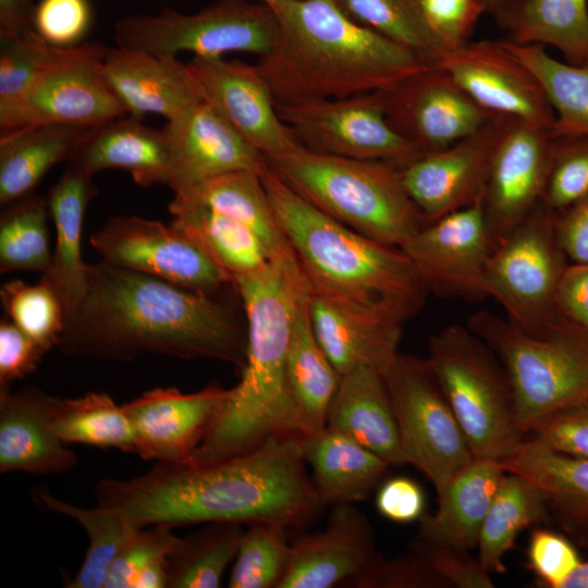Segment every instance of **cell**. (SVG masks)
<instances>
[{
    "instance_id": "obj_1",
    "label": "cell",
    "mask_w": 588,
    "mask_h": 588,
    "mask_svg": "<svg viewBox=\"0 0 588 588\" xmlns=\"http://www.w3.org/2000/svg\"><path fill=\"white\" fill-rule=\"evenodd\" d=\"M303 439L275 437L213 463H156L133 478L102 479L97 505L137 527L275 523L301 529L323 507L306 471Z\"/></svg>"
},
{
    "instance_id": "obj_2",
    "label": "cell",
    "mask_w": 588,
    "mask_h": 588,
    "mask_svg": "<svg viewBox=\"0 0 588 588\" xmlns=\"http://www.w3.org/2000/svg\"><path fill=\"white\" fill-rule=\"evenodd\" d=\"M57 347L73 357L126 362L152 353L242 370L247 329L213 294L101 260L88 264L85 293Z\"/></svg>"
},
{
    "instance_id": "obj_3",
    "label": "cell",
    "mask_w": 588,
    "mask_h": 588,
    "mask_svg": "<svg viewBox=\"0 0 588 588\" xmlns=\"http://www.w3.org/2000/svg\"><path fill=\"white\" fill-rule=\"evenodd\" d=\"M247 322L246 362L209 432L184 461L201 465L247 453L271 438H304L286 373L292 323L313 292L291 247L233 279Z\"/></svg>"
},
{
    "instance_id": "obj_4",
    "label": "cell",
    "mask_w": 588,
    "mask_h": 588,
    "mask_svg": "<svg viewBox=\"0 0 588 588\" xmlns=\"http://www.w3.org/2000/svg\"><path fill=\"white\" fill-rule=\"evenodd\" d=\"M272 9L278 36L256 66L275 105L384 90L429 65L353 21L334 0H283Z\"/></svg>"
},
{
    "instance_id": "obj_5",
    "label": "cell",
    "mask_w": 588,
    "mask_h": 588,
    "mask_svg": "<svg viewBox=\"0 0 588 588\" xmlns=\"http://www.w3.org/2000/svg\"><path fill=\"white\" fill-rule=\"evenodd\" d=\"M262 183L313 293L360 317L403 324L430 294L400 248L376 241L308 203L269 167Z\"/></svg>"
},
{
    "instance_id": "obj_6",
    "label": "cell",
    "mask_w": 588,
    "mask_h": 588,
    "mask_svg": "<svg viewBox=\"0 0 588 588\" xmlns=\"http://www.w3.org/2000/svg\"><path fill=\"white\" fill-rule=\"evenodd\" d=\"M267 162L308 203L381 243L401 248L426 224L401 169L392 163L320 154L302 145Z\"/></svg>"
},
{
    "instance_id": "obj_7",
    "label": "cell",
    "mask_w": 588,
    "mask_h": 588,
    "mask_svg": "<svg viewBox=\"0 0 588 588\" xmlns=\"http://www.w3.org/2000/svg\"><path fill=\"white\" fill-rule=\"evenodd\" d=\"M466 326L504 366L523 433L554 412L588 400V331L560 318L527 332L507 318L481 310Z\"/></svg>"
},
{
    "instance_id": "obj_8",
    "label": "cell",
    "mask_w": 588,
    "mask_h": 588,
    "mask_svg": "<svg viewBox=\"0 0 588 588\" xmlns=\"http://www.w3.org/2000/svg\"><path fill=\"white\" fill-rule=\"evenodd\" d=\"M475 457L502 461L524 441L509 375L467 326L434 334L427 357Z\"/></svg>"
},
{
    "instance_id": "obj_9",
    "label": "cell",
    "mask_w": 588,
    "mask_h": 588,
    "mask_svg": "<svg viewBox=\"0 0 588 588\" xmlns=\"http://www.w3.org/2000/svg\"><path fill=\"white\" fill-rule=\"evenodd\" d=\"M279 32L277 15L264 3L221 0L183 14L164 8L156 14L127 15L115 22L119 48L156 56L192 52L199 58H222L228 52L267 54Z\"/></svg>"
},
{
    "instance_id": "obj_10",
    "label": "cell",
    "mask_w": 588,
    "mask_h": 588,
    "mask_svg": "<svg viewBox=\"0 0 588 588\" xmlns=\"http://www.w3.org/2000/svg\"><path fill=\"white\" fill-rule=\"evenodd\" d=\"M558 212L540 203L493 249L487 269V293L506 318L538 333L559 320L555 297L569 261L556 233Z\"/></svg>"
},
{
    "instance_id": "obj_11",
    "label": "cell",
    "mask_w": 588,
    "mask_h": 588,
    "mask_svg": "<svg viewBox=\"0 0 588 588\" xmlns=\"http://www.w3.org/2000/svg\"><path fill=\"white\" fill-rule=\"evenodd\" d=\"M404 462L440 494L474 458L465 434L427 358L399 354L383 373Z\"/></svg>"
},
{
    "instance_id": "obj_12",
    "label": "cell",
    "mask_w": 588,
    "mask_h": 588,
    "mask_svg": "<svg viewBox=\"0 0 588 588\" xmlns=\"http://www.w3.org/2000/svg\"><path fill=\"white\" fill-rule=\"evenodd\" d=\"M107 49L99 42L73 46L17 101L0 111V135L49 124L99 127L126 117L102 73Z\"/></svg>"
},
{
    "instance_id": "obj_13",
    "label": "cell",
    "mask_w": 588,
    "mask_h": 588,
    "mask_svg": "<svg viewBox=\"0 0 588 588\" xmlns=\"http://www.w3.org/2000/svg\"><path fill=\"white\" fill-rule=\"evenodd\" d=\"M277 110L298 144L316 152L400 169L422 155L390 124L380 91L277 105Z\"/></svg>"
},
{
    "instance_id": "obj_14",
    "label": "cell",
    "mask_w": 588,
    "mask_h": 588,
    "mask_svg": "<svg viewBox=\"0 0 588 588\" xmlns=\"http://www.w3.org/2000/svg\"><path fill=\"white\" fill-rule=\"evenodd\" d=\"M101 260L146 273L193 291L215 294L232 284L224 271L187 235L136 216L109 218L89 236Z\"/></svg>"
},
{
    "instance_id": "obj_15",
    "label": "cell",
    "mask_w": 588,
    "mask_h": 588,
    "mask_svg": "<svg viewBox=\"0 0 588 588\" xmlns=\"http://www.w3.org/2000/svg\"><path fill=\"white\" fill-rule=\"evenodd\" d=\"M401 249L428 289L441 297H488L487 269L494 249L482 197L426 223Z\"/></svg>"
},
{
    "instance_id": "obj_16",
    "label": "cell",
    "mask_w": 588,
    "mask_h": 588,
    "mask_svg": "<svg viewBox=\"0 0 588 588\" xmlns=\"http://www.w3.org/2000/svg\"><path fill=\"white\" fill-rule=\"evenodd\" d=\"M552 142L550 128L502 117L482 195L494 247L542 201Z\"/></svg>"
},
{
    "instance_id": "obj_17",
    "label": "cell",
    "mask_w": 588,
    "mask_h": 588,
    "mask_svg": "<svg viewBox=\"0 0 588 588\" xmlns=\"http://www.w3.org/2000/svg\"><path fill=\"white\" fill-rule=\"evenodd\" d=\"M379 91L390 124L421 154L443 149L469 136L494 117L436 65Z\"/></svg>"
},
{
    "instance_id": "obj_18",
    "label": "cell",
    "mask_w": 588,
    "mask_h": 588,
    "mask_svg": "<svg viewBox=\"0 0 588 588\" xmlns=\"http://www.w3.org/2000/svg\"><path fill=\"white\" fill-rule=\"evenodd\" d=\"M434 65L491 115L551 130L554 113L540 84L501 40L467 41L449 49Z\"/></svg>"
},
{
    "instance_id": "obj_19",
    "label": "cell",
    "mask_w": 588,
    "mask_h": 588,
    "mask_svg": "<svg viewBox=\"0 0 588 588\" xmlns=\"http://www.w3.org/2000/svg\"><path fill=\"white\" fill-rule=\"evenodd\" d=\"M188 69L201 98L211 103L267 161L299 144L281 120L258 68L243 61L194 57Z\"/></svg>"
},
{
    "instance_id": "obj_20",
    "label": "cell",
    "mask_w": 588,
    "mask_h": 588,
    "mask_svg": "<svg viewBox=\"0 0 588 588\" xmlns=\"http://www.w3.org/2000/svg\"><path fill=\"white\" fill-rule=\"evenodd\" d=\"M501 119L494 115L469 136L401 168L404 186L425 223L482 197Z\"/></svg>"
},
{
    "instance_id": "obj_21",
    "label": "cell",
    "mask_w": 588,
    "mask_h": 588,
    "mask_svg": "<svg viewBox=\"0 0 588 588\" xmlns=\"http://www.w3.org/2000/svg\"><path fill=\"white\" fill-rule=\"evenodd\" d=\"M229 395L230 389L217 383L193 393L156 388L123 404L135 454L156 463L185 461L205 439Z\"/></svg>"
},
{
    "instance_id": "obj_22",
    "label": "cell",
    "mask_w": 588,
    "mask_h": 588,
    "mask_svg": "<svg viewBox=\"0 0 588 588\" xmlns=\"http://www.w3.org/2000/svg\"><path fill=\"white\" fill-rule=\"evenodd\" d=\"M173 193L232 171L264 175L267 159L208 101L200 100L167 121Z\"/></svg>"
},
{
    "instance_id": "obj_23",
    "label": "cell",
    "mask_w": 588,
    "mask_h": 588,
    "mask_svg": "<svg viewBox=\"0 0 588 588\" xmlns=\"http://www.w3.org/2000/svg\"><path fill=\"white\" fill-rule=\"evenodd\" d=\"M372 528L354 504L331 506L324 527L291 542L278 588L348 587L377 555Z\"/></svg>"
},
{
    "instance_id": "obj_24",
    "label": "cell",
    "mask_w": 588,
    "mask_h": 588,
    "mask_svg": "<svg viewBox=\"0 0 588 588\" xmlns=\"http://www.w3.org/2000/svg\"><path fill=\"white\" fill-rule=\"evenodd\" d=\"M102 73L126 114L156 113L170 121L203 100L187 63L176 57L108 48Z\"/></svg>"
},
{
    "instance_id": "obj_25",
    "label": "cell",
    "mask_w": 588,
    "mask_h": 588,
    "mask_svg": "<svg viewBox=\"0 0 588 588\" xmlns=\"http://www.w3.org/2000/svg\"><path fill=\"white\" fill-rule=\"evenodd\" d=\"M54 396L27 388L0 389V471L60 474L76 464L75 453L53 431Z\"/></svg>"
},
{
    "instance_id": "obj_26",
    "label": "cell",
    "mask_w": 588,
    "mask_h": 588,
    "mask_svg": "<svg viewBox=\"0 0 588 588\" xmlns=\"http://www.w3.org/2000/svg\"><path fill=\"white\" fill-rule=\"evenodd\" d=\"M93 177L75 163L68 162L47 196L56 244L50 266L40 279L56 291L66 318L74 313L86 289L88 264L82 256V234L87 206L97 194Z\"/></svg>"
},
{
    "instance_id": "obj_27",
    "label": "cell",
    "mask_w": 588,
    "mask_h": 588,
    "mask_svg": "<svg viewBox=\"0 0 588 588\" xmlns=\"http://www.w3.org/2000/svg\"><path fill=\"white\" fill-rule=\"evenodd\" d=\"M326 427L352 438L390 465L405 463L383 373L372 367L358 366L341 376Z\"/></svg>"
},
{
    "instance_id": "obj_28",
    "label": "cell",
    "mask_w": 588,
    "mask_h": 588,
    "mask_svg": "<svg viewBox=\"0 0 588 588\" xmlns=\"http://www.w3.org/2000/svg\"><path fill=\"white\" fill-rule=\"evenodd\" d=\"M69 162L91 175L106 169H123L143 187L169 186L172 174L163 130L148 127L128 115L97 127Z\"/></svg>"
},
{
    "instance_id": "obj_29",
    "label": "cell",
    "mask_w": 588,
    "mask_h": 588,
    "mask_svg": "<svg viewBox=\"0 0 588 588\" xmlns=\"http://www.w3.org/2000/svg\"><path fill=\"white\" fill-rule=\"evenodd\" d=\"M505 473L500 461L475 457L438 494L436 513L419 519L417 538L462 551L477 547L487 512Z\"/></svg>"
},
{
    "instance_id": "obj_30",
    "label": "cell",
    "mask_w": 588,
    "mask_h": 588,
    "mask_svg": "<svg viewBox=\"0 0 588 588\" xmlns=\"http://www.w3.org/2000/svg\"><path fill=\"white\" fill-rule=\"evenodd\" d=\"M309 313L315 335L340 376L358 366L384 373L400 354L402 324L360 317L314 293Z\"/></svg>"
},
{
    "instance_id": "obj_31",
    "label": "cell",
    "mask_w": 588,
    "mask_h": 588,
    "mask_svg": "<svg viewBox=\"0 0 588 588\" xmlns=\"http://www.w3.org/2000/svg\"><path fill=\"white\" fill-rule=\"evenodd\" d=\"M303 445L323 506L366 500L382 483L391 466L352 438L328 427L304 437Z\"/></svg>"
},
{
    "instance_id": "obj_32",
    "label": "cell",
    "mask_w": 588,
    "mask_h": 588,
    "mask_svg": "<svg viewBox=\"0 0 588 588\" xmlns=\"http://www.w3.org/2000/svg\"><path fill=\"white\" fill-rule=\"evenodd\" d=\"M97 127L49 124L0 135V204L33 194L48 171L69 162Z\"/></svg>"
},
{
    "instance_id": "obj_33",
    "label": "cell",
    "mask_w": 588,
    "mask_h": 588,
    "mask_svg": "<svg viewBox=\"0 0 588 588\" xmlns=\"http://www.w3.org/2000/svg\"><path fill=\"white\" fill-rule=\"evenodd\" d=\"M311 293L297 306L286 354L289 387L304 437L326 428L341 380L315 335L309 313Z\"/></svg>"
},
{
    "instance_id": "obj_34",
    "label": "cell",
    "mask_w": 588,
    "mask_h": 588,
    "mask_svg": "<svg viewBox=\"0 0 588 588\" xmlns=\"http://www.w3.org/2000/svg\"><path fill=\"white\" fill-rule=\"evenodd\" d=\"M494 17L513 42L552 47L572 64L588 62V0H512Z\"/></svg>"
},
{
    "instance_id": "obj_35",
    "label": "cell",
    "mask_w": 588,
    "mask_h": 588,
    "mask_svg": "<svg viewBox=\"0 0 588 588\" xmlns=\"http://www.w3.org/2000/svg\"><path fill=\"white\" fill-rule=\"evenodd\" d=\"M500 462L505 471L534 482L543 492L549 512L564 526L588 528V457L524 440Z\"/></svg>"
},
{
    "instance_id": "obj_36",
    "label": "cell",
    "mask_w": 588,
    "mask_h": 588,
    "mask_svg": "<svg viewBox=\"0 0 588 588\" xmlns=\"http://www.w3.org/2000/svg\"><path fill=\"white\" fill-rule=\"evenodd\" d=\"M171 225L197 243L234 278L264 269L273 257L245 224L200 205L173 198Z\"/></svg>"
},
{
    "instance_id": "obj_37",
    "label": "cell",
    "mask_w": 588,
    "mask_h": 588,
    "mask_svg": "<svg viewBox=\"0 0 588 588\" xmlns=\"http://www.w3.org/2000/svg\"><path fill=\"white\" fill-rule=\"evenodd\" d=\"M175 199L204 206L252 229L272 256L290 247L267 196L262 175L232 171L174 193Z\"/></svg>"
},
{
    "instance_id": "obj_38",
    "label": "cell",
    "mask_w": 588,
    "mask_h": 588,
    "mask_svg": "<svg viewBox=\"0 0 588 588\" xmlns=\"http://www.w3.org/2000/svg\"><path fill=\"white\" fill-rule=\"evenodd\" d=\"M549 514L543 492L527 478L505 471L483 519L478 539V560L491 574L506 572L504 556L518 534L541 523Z\"/></svg>"
},
{
    "instance_id": "obj_39",
    "label": "cell",
    "mask_w": 588,
    "mask_h": 588,
    "mask_svg": "<svg viewBox=\"0 0 588 588\" xmlns=\"http://www.w3.org/2000/svg\"><path fill=\"white\" fill-rule=\"evenodd\" d=\"M501 41L540 84L554 113L551 136L588 135V62L572 64L550 56L542 46Z\"/></svg>"
},
{
    "instance_id": "obj_40",
    "label": "cell",
    "mask_w": 588,
    "mask_h": 588,
    "mask_svg": "<svg viewBox=\"0 0 588 588\" xmlns=\"http://www.w3.org/2000/svg\"><path fill=\"white\" fill-rule=\"evenodd\" d=\"M51 422L54 433L66 444L135 454L134 432L123 405L105 392H89L75 399L54 397Z\"/></svg>"
},
{
    "instance_id": "obj_41",
    "label": "cell",
    "mask_w": 588,
    "mask_h": 588,
    "mask_svg": "<svg viewBox=\"0 0 588 588\" xmlns=\"http://www.w3.org/2000/svg\"><path fill=\"white\" fill-rule=\"evenodd\" d=\"M245 526L207 523L177 541L169 556L167 588H217L233 562Z\"/></svg>"
},
{
    "instance_id": "obj_42",
    "label": "cell",
    "mask_w": 588,
    "mask_h": 588,
    "mask_svg": "<svg viewBox=\"0 0 588 588\" xmlns=\"http://www.w3.org/2000/svg\"><path fill=\"white\" fill-rule=\"evenodd\" d=\"M36 497L46 509L75 519L88 536L85 558L66 587L105 588L114 559L137 526L112 509L79 507L47 491L38 490Z\"/></svg>"
},
{
    "instance_id": "obj_43",
    "label": "cell",
    "mask_w": 588,
    "mask_h": 588,
    "mask_svg": "<svg viewBox=\"0 0 588 588\" xmlns=\"http://www.w3.org/2000/svg\"><path fill=\"white\" fill-rule=\"evenodd\" d=\"M356 23L406 47L429 65L449 50L431 28L420 0H334Z\"/></svg>"
},
{
    "instance_id": "obj_44",
    "label": "cell",
    "mask_w": 588,
    "mask_h": 588,
    "mask_svg": "<svg viewBox=\"0 0 588 588\" xmlns=\"http://www.w3.org/2000/svg\"><path fill=\"white\" fill-rule=\"evenodd\" d=\"M4 207L0 218V272L44 273L52 258L47 198L33 193Z\"/></svg>"
},
{
    "instance_id": "obj_45",
    "label": "cell",
    "mask_w": 588,
    "mask_h": 588,
    "mask_svg": "<svg viewBox=\"0 0 588 588\" xmlns=\"http://www.w3.org/2000/svg\"><path fill=\"white\" fill-rule=\"evenodd\" d=\"M177 538L167 525L137 527L114 559L105 588H167Z\"/></svg>"
},
{
    "instance_id": "obj_46",
    "label": "cell",
    "mask_w": 588,
    "mask_h": 588,
    "mask_svg": "<svg viewBox=\"0 0 588 588\" xmlns=\"http://www.w3.org/2000/svg\"><path fill=\"white\" fill-rule=\"evenodd\" d=\"M289 528L275 523H254L244 529L230 571V588H278L287 568Z\"/></svg>"
},
{
    "instance_id": "obj_47",
    "label": "cell",
    "mask_w": 588,
    "mask_h": 588,
    "mask_svg": "<svg viewBox=\"0 0 588 588\" xmlns=\"http://www.w3.org/2000/svg\"><path fill=\"white\" fill-rule=\"evenodd\" d=\"M8 318L46 352L57 346L65 326V311L56 291L44 280L35 284L11 280L0 287Z\"/></svg>"
},
{
    "instance_id": "obj_48",
    "label": "cell",
    "mask_w": 588,
    "mask_h": 588,
    "mask_svg": "<svg viewBox=\"0 0 588 588\" xmlns=\"http://www.w3.org/2000/svg\"><path fill=\"white\" fill-rule=\"evenodd\" d=\"M72 47L52 46L35 30L0 35V111L17 101L45 72L62 61Z\"/></svg>"
},
{
    "instance_id": "obj_49",
    "label": "cell",
    "mask_w": 588,
    "mask_h": 588,
    "mask_svg": "<svg viewBox=\"0 0 588 588\" xmlns=\"http://www.w3.org/2000/svg\"><path fill=\"white\" fill-rule=\"evenodd\" d=\"M588 196V135L553 138L542 204L561 212Z\"/></svg>"
},
{
    "instance_id": "obj_50",
    "label": "cell",
    "mask_w": 588,
    "mask_h": 588,
    "mask_svg": "<svg viewBox=\"0 0 588 588\" xmlns=\"http://www.w3.org/2000/svg\"><path fill=\"white\" fill-rule=\"evenodd\" d=\"M348 587L354 588H451L418 552L393 559L379 554Z\"/></svg>"
},
{
    "instance_id": "obj_51",
    "label": "cell",
    "mask_w": 588,
    "mask_h": 588,
    "mask_svg": "<svg viewBox=\"0 0 588 588\" xmlns=\"http://www.w3.org/2000/svg\"><path fill=\"white\" fill-rule=\"evenodd\" d=\"M543 448L588 457V400L542 418L525 439Z\"/></svg>"
},
{
    "instance_id": "obj_52",
    "label": "cell",
    "mask_w": 588,
    "mask_h": 588,
    "mask_svg": "<svg viewBox=\"0 0 588 588\" xmlns=\"http://www.w3.org/2000/svg\"><path fill=\"white\" fill-rule=\"evenodd\" d=\"M88 0H40L34 14V29L48 44L72 47L85 37L91 24Z\"/></svg>"
},
{
    "instance_id": "obj_53",
    "label": "cell",
    "mask_w": 588,
    "mask_h": 588,
    "mask_svg": "<svg viewBox=\"0 0 588 588\" xmlns=\"http://www.w3.org/2000/svg\"><path fill=\"white\" fill-rule=\"evenodd\" d=\"M527 556L530 569L549 588H563L567 577L581 561L566 538L547 529L534 530Z\"/></svg>"
},
{
    "instance_id": "obj_54",
    "label": "cell",
    "mask_w": 588,
    "mask_h": 588,
    "mask_svg": "<svg viewBox=\"0 0 588 588\" xmlns=\"http://www.w3.org/2000/svg\"><path fill=\"white\" fill-rule=\"evenodd\" d=\"M412 550L422 555L436 572L444 578L450 587L456 588H492L490 573L478 559L449 546L416 539Z\"/></svg>"
},
{
    "instance_id": "obj_55",
    "label": "cell",
    "mask_w": 588,
    "mask_h": 588,
    "mask_svg": "<svg viewBox=\"0 0 588 588\" xmlns=\"http://www.w3.org/2000/svg\"><path fill=\"white\" fill-rule=\"evenodd\" d=\"M431 28L449 49L468 41L478 17L485 12L481 0H420Z\"/></svg>"
},
{
    "instance_id": "obj_56",
    "label": "cell",
    "mask_w": 588,
    "mask_h": 588,
    "mask_svg": "<svg viewBox=\"0 0 588 588\" xmlns=\"http://www.w3.org/2000/svg\"><path fill=\"white\" fill-rule=\"evenodd\" d=\"M46 351L10 319L0 322V389L32 373Z\"/></svg>"
},
{
    "instance_id": "obj_57",
    "label": "cell",
    "mask_w": 588,
    "mask_h": 588,
    "mask_svg": "<svg viewBox=\"0 0 588 588\" xmlns=\"http://www.w3.org/2000/svg\"><path fill=\"white\" fill-rule=\"evenodd\" d=\"M376 507L387 519L408 524L419 520L425 514V495L420 486L413 479L393 477L379 486Z\"/></svg>"
},
{
    "instance_id": "obj_58",
    "label": "cell",
    "mask_w": 588,
    "mask_h": 588,
    "mask_svg": "<svg viewBox=\"0 0 588 588\" xmlns=\"http://www.w3.org/2000/svg\"><path fill=\"white\" fill-rule=\"evenodd\" d=\"M559 315L588 331V264H568L559 283Z\"/></svg>"
},
{
    "instance_id": "obj_59",
    "label": "cell",
    "mask_w": 588,
    "mask_h": 588,
    "mask_svg": "<svg viewBox=\"0 0 588 588\" xmlns=\"http://www.w3.org/2000/svg\"><path fill=\"white\" fill-rule=\"evenodd\" d=\"M556 233L571 264H588V196L558 213Z\"/></svg>"
},
{
    "instance_id": "obj_60",
    "label": "cell",
    "mask_w": 588,
    "mask_h": 588,
    "mask_svg": "<svg viewBox=\"0 0 588 588\" xmlns=\"http://www.w3.org/2000/svg\"><path fill=\"white\" fill-rule=\"evenodd\" d=\"M34 0H0V35H23L34 29Z\"/></svg>"
},
{
    "instance_id": "obj_61",
    "label": "cell",
    "mask_w": 588,
    "mask_h": 588,
    "mask_svg": "<svg viewBox=\"0 0 588 588\" xmlns=\"http://www.w3.org/2000/svg\"><path fill=\"white\" fill-rule=\"evenodd\" d=\"M563 588H588V561H580L565 580Z\"/></svg>"
},
{
    "instance_id": "obj_62",
    "label": "cell",
    "mask_w": 588,
    "mask_h": 588,
    "mask_svg": "<svg viewBox=\"0 0 588 588\" xmlns=\"http://www.w3.org/2000/svg\"><path fill=\"white\" fill-rule=\"evenodd\" d=\"M512 0H481L485 12L498 15Z\"/></svg>"
},
{
    "instance_id": "obj_63",
    "label": "cell",
    "mask_w": 588,
    "mask_h": 588,
    "mask_svg": "<svg viewBox=\"0 0 588 588\" xmlns=\"http://www.w3.org/2000/svg\"><path fill=\"white\" fill-rule=\"evenodd\" d=\"M257 1L260 2V3L269 5L270 8H273L275 4H278L279 2H281L283 0H257Z\"/></svg>"
}]
</instances>
